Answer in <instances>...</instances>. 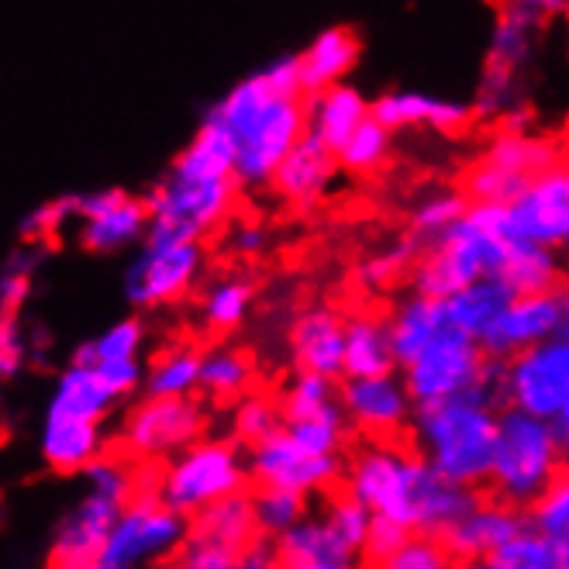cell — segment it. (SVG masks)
I'll use <instances>...</instances> for the list:
<instances>
[{
  "label": "cell",
  "mask_w": 569,
  "mask_h": 569,
  "mask_svg": "<svg viewBox=\"0 0 569 569\" xmlns=\"http://www.w3.org/2000/svg\"><path fill=\"white\" fill-rule=\"evenodd\" d=\"M290 352L300 370L325 373L335 380L346 377V321L328 308L305 311L293 321Z\"/></svg>",
  "instance_id": "obj_24"
},
{
  "label": "cell",
  "mask_w": 569,
  "mask_h": 569,
  "mask_svg": "<svg viewBox=\"0 0 569 569\" xmlns=\"http://www.w3.org/2000/svg\"><path fill=\"white\" fill-rule=\"evenodd\" d=\"M562 11H566V21H569V0H566V4H562Z\"/></svg>",
  "instance_id": "obj_63"
},
{
  "label": "cell",
  "mask_w": 569,
  "mask_h": 569,
  "mask_svg": "<svg viewBox=\"0 0 569 569\" xmlns=\"http://www.w3.org/2000/svg\"><path fill=\"white\" fill-rule=\"evenodd\" d=\"M497 397L500 393L493 383H480L456 397H442L415 408L418 449L442 477L477 490L490 483L500 425Z\"/></svg>",
  "instance_id": "obj_3"
},
{
  "label": "cell",
  "mask_w": 569,
  "mask_h": 569,
  "mask_svg": "<svg viewBox=\"0 0 569 569\" xmlns=\"http://www.w3.org/2000/svg\"><path fill=\"white\" fill-rule=\"evenodd\" d=\"M559 325H562V287L542 293H518L515 305L497 318V325L480 342L490 359L505 362L515 352L559 335Z\"/></svg>",
  "instance_id": "obj_19"
},
{
  "label": "cell",
  "mask_w": 569,
  "mask_h": 569,
  "mask_svg": "<svg viewBox=\"0 0 569 569\" xmlns=\"http://www.w3.org/2000/svg\"><path fill=\"white\" fill-rule=\"evenodd\" d=\"M249 473L256 487H287L300 493L328 490L342 473L339 456H315L308 449H300L287 428L249 446Z\"/></svg>",
  "instance_id": "obj_15"
},
{
  "label": "cell",
  "mask_w": 569,
  "mask_h": 569,
  "mask_svg": "<svg viewBox=\"0 0 569 569\" xmlns=\"http://www.w3.org/2000/svg\"><path fill=\"white\" fill-rule=\"evenodd\" d=\"M411 528L397 518H387V515H373V525L366 531V542L359 549V562L362 566H387L397 549L408 542Z\"/></svg>",
  "instance_id": "obj_52"
},
{
  "label": "cell",
  "mask_w": 569,
  "mask_h": 569,
  "mask_svg": "<svg viewBox=\"0 0 569 569\" xmlns=\"http://www.w3.org/2000/svg\"><path fill=\"white\" fill-rule=\"evenodd\" d=\"M531 180L535 177L483 156L473 170L466 173V193H470V200H487V204H511L518 193L528 190Z\"/></svg>",
  "instance_id": "obj_40"
},
{
  "label": "cell",
  "mask_w": 569,
  "mask_h": 569,
  "mask_svg": "<svg viewBox=\"0 0 569 569\" xmlns=\"http://www.w3.org/2000/svg\"><path fill=\"white\" fill-rule=\"evenodd\" d=\"M342 408L349 421L373 435V439H390L408 421H415V397L405 380H397L393 373L380 377H346L342 390Z\"/></svg>",
  "instance_id": "obj_18"
},
{
  "label": "cell",
  "mask_w": 569,
  "mask_h": 569,
  "mask_svg": "<svg viewBox=\"0 0 569 569\" xmlns=\"http://www.w3.org/2000/svg\"><path fill=\"white\" fill-rule=\"evenodd\" d=\"M70 221H77V197L73 193L46 200V204L31 208L21 218V239H28V242H46V239L56 236L62 224H70Z\"/></svg>",
  "instance_id": "obj_53"
},
{
  "label": "cell",
  "mask_w": 569,
  "mask_h": 569,
  "mask_svg": "<svg viewBox=\"0 0 569 569\" xmlns=\"http://www.w3.org/2000/svg\"><path fill=\"white\" fill-rule=\"evenodd\" d=\"M518 290L505 277H480L473 283H466L452 297H446V315L449 325L483 339V335L497 325V318L515 305Z\"/></svg>",
  "instance_id": "obj_27"
},
{
  "label": "cell",
  "mask_w": 569,
  "mask_h": 569,
  "mask_svg": "<svg viewBox=\"0 0 569 569\" xmlns=\"http://www.w3.org/2000/svg\"><path fill=\"white\" fill-rule=\"evenodd\" d=\"M266 242H270V239H266V228H262V224L242 221V224L231 228V249H236L239 256H246V259L266 252Z\"/></svg>",
  "instance_id": "obj_59"
},
{
  "label": "cell",
  "mask_w": 569,
  "mask_h": 569,
  "mask_svg": "<svg viewBox=\"0 0 569 569\" xmlns=\"http://www.w3.org/2000/svg\"><path fill=\"white\" fill-rule=\"evenodd\" d=\"M204 431V408L190 397H146L121 425L124 452L142 462L177 456Z\"/></svg>",
  "instance_id": "obj_13"
},
{
  "label": "cell",
  "mask_w": 569,
  "mask_h": 569,
  "mask_svg": "<svg viewBox=\"0 0 569 569\" xmlns=\"http://www.w3.org/2000/svg\"><path fill=\"white\" fill-rule=\"evenodd\" d=\"M190 531L197 535H208V539L236 549L242 556V549L259 535V521H256V500L252 493L239 490V493H228L214 505H208L204 511H197L190 521Z\"/></svg>",
  "instance_id": "obj_32"
},
{
  "label": "cell",
  "mask_w": 569,
  "mask_h": 569,
  "mask_svg": "<svg viewBox=\"0 0 569 569\" xmlns=\"http://www.w3.org/2000/svg\"><path fill=\"white\" fill-rule=\"evenodd\" d=\"M390 156V128L380 121V118H366L356 131L352 139L339 149V162L342 170L356 173V177H370L377 173L380 166L387 162Z\"/></svg>",
  "instance_id": "obj_39"
},
{
  "label": "cell",
  "mask_w": 569,
  "mask_h": 569,
  "mask_svg": "<svg viewBox=\"0 0 569 569\" xmlns=\"http://www.w3.org/2000/svg\"><path fill=\"white\" fill-rule=\"evenodd\" d=\"M562 446L549 418L528 415L521 408H505L497 425L490 487L500 500L515 508H531L562 470Z\"/></svg>",
  "instance_id": "obj_5"
},
{
  "label": "cell",
  "mask_w": 569,
  "mask_h": 569,
  "mask_svg": "<svg viewBox=\"0 0 569 569\" xmlns=\"http://www.w3.org/2000/svg\"><path fill=\"white\" fill-rule=\"evenodd\" d=\"M200 270H204V249L197 239L146 236L124 270V297L139 311L177 305L190 293Z\"/></svg>",
  "instance_id": "obj_10"
},
{
  "label": "cell",
  "mask_w": 569,
  "mask_h": 569,
  "mask_svg": "<svg viewBox=\"0 0 569 569\" xmlns=\"http://www.w3.org/2000/svg\"><path fill=\"white\" fill-rule=\"evenodd\" d=\"M359 62V39L352 28H325L311 39V46L300 52V83H305V93H318L328 90L335 83H342L352 66Z\"/></svg>",
  "instance_id": "obj_26"
},
{
  "label": "cell",
  "mask_w": 569,
  "mask_h": 569,
  "mask_svg": "<svg viewBox=\"0 0 569 569\" xmlns=\"http://www.w3.org/2000/svg\"><path fill=\"white\" fill-rule=\"evenodd\" d=\"M239 180H193L180 173H166L149 193V236L166 239H204L221 228L236 208Z\"/></svg>",
  "instance_id": "obj_8"
},
{
  "label": "cell",
  "mask_w": 569,
  "mask_h": 569,
  "mask_svg": "<svg viewBox=\"0 0 569 569\" xmlns=\"http://www.w3.org/2000/svg\"><path fill=\"white\" fill-rule=\"evenodd\" d=\"M511 231L525 242H539L549 249L569 246V170L549 166L539 173L525 193L508 204Z\"/></svg>",
  "instance_id": "obj_16"
},
{
  "label": "cell",
  "mask_w": 569,
  "mask_h": 569,
  "mask_svg": "<svg viewBox=\"0 0 569 569\" xmlns=\"http://www.w3.org/2000/svg\"><path fill=\"white\" fill-rule=\"evenodd\" d=\"M473 104H459V100L431 97L418 90H387L373 100V118H380L390 131L400 128H435V131H462L473 118Z\"/></svg>",
  "instance_id": "obj_23"
},
{
  "label": "cell",
  "mask_w": 569,
  "mask_h": 569,
  "mask_svg": "<svg viewBox=\"0 0 569 569\" xmlns=\"http://www.w3.org/2000/svg\"><path fill=\"white\" fill-rule=\"evenodd\" d=\"M252 359L239 349H211L200 359V390L218 400H239L252 387Z\"/></svg>",
  "instance_id": "obj_38"
},
{
  "label": "cell",
  "mask_w": 569,
  "mask_h": 569,
  "mask_svg": "<svg viewBox=\"0 0 569 569\" xmlns=\"http://www.w3.org/2000/svg\"><path fill=\"white\" fill-rule=\"evenodd\" d=\"M308 493L300 490H287V487H256L252 500H256V521L262 535H283L287 528H293L300 518L308 515Z\"/></svg>",
  "instance_id": "obj_46"
},
{
  "label": "cell",
  "mask_w": 569,
  "mask_h": 569,
  "mask_svg": "<svg viewBox=\"0 0 569 569\" xmlns=\"http://www.w3.org/2000/svg\"><path fill=\"white\" fill-rule=\"evenodd\" d=\"M531 518L525 508H515L508 505V500H480V505L473 511H466L459 521H452L446 531H442V542L446 549L452 552L456 562H477L483 566V559L490 552H497L500 546H505L508 539H515V535L521 528H528Z\"/></svg>",
  "instance_id": "obj_20"
},
{
  "label": "cell",
  "mask_w": 569,
  "mask_h": 569,
  "mask_svg": "<svg viewBox=\"0 0 569 569\" xmlns=\"http://www.w3.org/2000/svg\"><path fill=\"white\" fill-rule=\"evenodd\" d=\"M559 335L569 339V287H562V325H559Z\"/></svg>",
  "instance_id": "obj_62"
},
{
  "label": "cell",
  "mask_w": 569,
  "mask_h": 569,
  "mask_svg": "<svg viewBox=\"0 0 569 569\" xmlns=\"http://www.w3.org/2000/svg\"><path fill=\"white\" fill-rule=\"evenodd\" d=\"M452 552L446 549L442 535L435 531H411L408 542L397 549V556L387 562V569H446L452 566Z\"/></svg>",
  "instance_id": "obj_50"
},
{
  "label": "cell",
  "mask_w": 569,
  "mask_h": 569,
  "mask_svg": "<svg viewBox=\"0 0 569 569\" xmlns=\"http://www.w3.org/2000/svg\"><path fill=\"white\" fill-rule=\"evenodd\" d=\"M283 569H349L359 566V549L328 521V515H305L277 535Z\"/></svg>",
  "instance_id": "obj_21"
},
{
  "label": "cell",
  "mask_w": 569,
  "mask_h": 569,
  "mask_svg": "<svg viewBox=\"0 0 569 569\" xmlns=\"http://www.w3.org/2000/svg\"><path fill=\"white\" fill-rule=\"evenodd\" d=\"M121 511H124L121 500L87 490V497L73 511H66V518L52 531L49 566H56V569H97L100 552H104L108 535L118 525Z\"/></svg>",
  "instance_id": "obj_17"
},
{
  "label": "cell",
  "mask_w": 569,
  "mask_h": 569,
  "mask_svg": "<svg viewBox=\"0 0 569 569\" xmlns=\"http://www.w3.org/2000/svg\"><path fill=\"white\" fill-rule=\"evenodd\" d=\"M80 477L87 480V490L114 497L121 505H128L139 490V470H131L124 459H114V456H97Z\"/></svg>",
  "instance_id": "obj_48"
},
{
  "label": "cell",
  "mask_w": 569,
  "mask_h": 569,
  "mask_svg": "<svg viewBox=\"0 0 569 569\" xmlns=\"http://www.w3.org/2000/svg\"><path fill=\"white\" fill-rule=\"evenodd\" d=\"M466 208H470V193L466 190H439L431 197H421L408 214V239L421 252L431 249L466 214Z\"/></svg>",
  "instance_id": "obj_34"
},
{
  "label": "cell",
  "mask_w": 569,
  "mask_h": 569,
  "mask_svg": "<svg viewBox=\"0 0 569 569\" xmlns=\"http://www.w3.org/2000/svg\"><path fill=\"white\" fill-rule=\"evenodd\" d=\"M418 252H421V249H418L408 236L400 239L397 246H390V249L373 252L370 259H366V262L359 266V280H362V287L380 290V287L397 283L408 270H415V256H418Z\"/></svg>",
  "instance_id": "obj_47"
},
{
  "label": "cell",
  "mask_w": 569,
  "mask_h": 569,
  "mask_svg": "<svg viewBox=\"0 0 569 569\" xmlns=\"http://www.w3.org/2000/svg\"><path fill=\"white\" fill-rule=\"evenodd\" d=\"M236 142V177L242 187H273L283 156L308 131V93L300 56H280L266 70L239 80L208 108Z\"/></svg>",
  "instance_id": "obj_1"
},
{
  "label": "cell",
  "mask_w": 569,
  "mask_h": 569,
  "mask_svg": "<svg viewBox=\"0 0 569 569\" xmlns=\"http://www.w3.org/2000/svg\"><path fill=\"white\" fill-rule=\"evenodd\" d=\"M252 300H256V287L246 277H224L204 290V300H200V321H204V328L214 335H228L249 318Z\"/></svg>",
  "instance_id": "obj_36"
},
{
  "label": "cell",
  "mask_w": 569,
  "mask_h": 569,
  "mask_svg": "<svg viewBox=\"0 0 569 569\" xmlns=\"http://www.w3.org/2000/svg\"><path fill=\"white\" fill-rule=\"evenodd\" d=\"M339 166H342L339 152L308 128L305 136L297 139V146L283 156L280 170L273 177V187L293 208H311L328 193Z\"/></svg>",
  "instance_id": "obj_22"
},
{
  "label": "cell",
  "mask_w": 569,
  "mask_h": 569,
  "mask_svg": "<svg viewBox=\"0 0 569 569\" xmlns=\"http://www.w3.org/2000/svg\"><path fill=\"white\" fill-rule=\"evenodd\" d=\"M339 390H342V387H335V377L300 370V373L287 383V390H283V397H280L287 421H293V418H311V415H321V411L335 408V405L342 400Z\"/></svg>",
  "instance_id": "obj_43"
},
{
  "label": "cell",
  "mask_w": 569,
  "mask_h": 569,
  "mask_svg": "<svg viewBox=\"0 0 569 569\" xmlns=\"http://www.w3.org/2000/svg\"><path fill=\"white\" fill-rule=\"evenodd\" d=\"M505 277L518 293H542V290H556L562 287V270H559V256L549 246L539 242H525L518 239L511 246V256L505 262Z\"/></svg>",
  "instance_id": "obj_35"
},
{
  "label": "cell",
  "mask_w": 569,
  "mask_h": 569,
  "mask_svg": "<svg viewBox=\"0 0 569 569\" xmlns=\"http://www.w3.org/2000/svg\"><path fill=\"white\" fill-rule=\"evenodd\" d=\"M442 328H449L446 300L418 293V290L400 300L390 315V339H393L397 362L408 366Z\"/></svg>",
  "instance_id": "obj_31"
},
{
  "label": "cell",
  "mask_w": 569,
  "mask_h": 569,
  "mask_svg": "<svg viewBox=\"0 0 569 569\" xmlns=\"http://www.w3.org/2000/svg\"><path fill=\"white\" fill-rule=\"evenodd\" d=\"M497 393L508 408L556 421L569 400V339L552 335L500 362Z\"/></svg>",
  "instance_id": "obj_11"
},
{
  "label": "cell",
  "mask_w": 569,
  "mask_h": 569,
  "mask_svg": "<svg viewBox=\"0 0 569 569\" xmlns=\"http://www.w3.org/2000/svg\"><path fill=\"white\" fill-rule=\"evenodd\" d=\"M200 359H204V352L190 346H177L156 356L142 383L146 397H190L193 390H200Z\"/></svg>",
  "instance_id": "obj_37"
},
{
  "label": "cell",
  "mask_w": 569,
  "mask_h": 569,
  "mask_svg": "<svg viewBox=\"0 0 569 569\" xmlns=\"http://www.w3.org/2000/svg\"><path fill=\"white\" fill-rule=\"evenodd\" d=\"M535 31H539L535 21L500 8L483 73H480V90L473 100L477 118H511L515 111H521L518 108L521 104V77L531 62Z\"/></svg>",
  "instance_id": "obj_12"
},
{
  "label": "cell",
  "mask_w": 569,
  "mask_h": 569,
  "mask_svg": "<svg viewBox=\"0 0 569 569\" xmlns=\"http://www.w3.org/2000/svg\"><path fill=\"white\" fill-rule=\"evenodd\" d=\"M287 415L283 405H277L273 397H262V393H246L236 408V418H231V431L242 446H256L270 435L283 431Z\"/></svg>",
  "instance_id": "obj_45"
},
{
  "label": "cell",
  "mask_w": 569,
  "mask_h": 569,
  "mask_svg": "<svg viewBox=\"0 0 569 569\" xmlns=\"http://www.w3.org/2000/svg\"><path fill=\"white\" fill-rule=\"evenodd\" d=\"M346 408H342V400L335 408L321 411V415H311V418H293L287 421V435L300 446V449H308L315 456H339L342 449V435H346Z\"/></svg>",
  "instance_id": "obj_42"
},
{
  "label": "cell",
  "mask_w": 569,
  "mask_h": 569,
  "mask_svg": "<svg viewBox=\"0 0 569 569\" xmlns=\"http://www.w3.org/2000/svg\"><path fill=\"white\" fill-rule=\"evenodd\" d=\"M483 156L493 159V162L511 166V170H521L528 177H539V173L549 170V166H556L552 162L556 159V149L549 142H542V139L525 136V131H518V128H508L505 136H500Z\"/></svg>",
  "instance_id": "obj_44"
},
{
  "label": "cell",
  "mask_w": 569,
  "mask_h": 569,
  "mask_svg": "<svg viewBox=\"0 0 569 569\" xmlns=\"http://www.w3.org/2000/svg\"><path fill=\"white\" fill-rule=\"evenodd\" d=\"M77 239L87 252L111 256L128 246H139L149 236L146 197H131L118 187L77 193Z\"/></svg>",
  "instance_id": "obj_14"
},
{
  "label": "cell",
  "mask_w": 569,
  "mask_h": 569,
  "mask_svg": "<svg viewBox=\"0 0 569 569\" xmlns=\"http://www.w3.org/2000/svg\"><path fill=\"white\" fill-rule=\"evenodd\" d=\"M346 490L373 515L405 521L411 531L442 535L452 521L480 505L477 487L442 477L421 452L390 442H370L349 462Z\"/></svg>",
  "instance_id": "obj_2"
},
{
  "label": "cell",
  "mask_w": 569,
  "mask_h": 569,
  "mask_svg": "<svg viewBox=\"0 0 569 569\" xmlns=\"http://www.w3.org/2000/svg\"><path fill=\"white\" fill-rule=\"evenodd\" d=\"M249 480V459H242L236 446L221 439H197L193 446L180 449L162 470L159 493L170 508L193 518L214 500L246 490Z\"/></svg>",
  "instance_id": "obj_6"
},
{
  "label": "cell",
  "mask_w": 569,
  "mask_h": 569,
  "mask_svg": "<svg viewBox=\"0 0 569 569\" xmlns=\"http://www.w3.org/2000/svg\"><path fill=\"white\" fill-rule=\"evenodd\" d=\"M239 566L242 569H277L280 566V549H277V539L273 535H256V539L242 549L239 556Z\"/></svg>",
  "instance_id": "obj_58"
},
{
  "label": "cell",
  "mask_w": 569,
  "mask_h": 569,
  "mask_svg": "<svg viewBox=\"0 0 569 569\" xmlns=\"http://www.w3.org/2000/svg\"><path fill=\"white\" fill-rule=\"evenodd\" d=\"M556 425V435H559V446H562V456H566V462H569V400H566V408H562V415L552 421Z\"/></svg>",
  "instance_id": "obj_61"
},
{
  "label": "cell",
  "mask_w": 569,
  "mask_h": 569,
  "mask_svg": "<svg viewBox=\"0 0 569 569\" xmlns=\"http://www.w3.org/2000/svg\"><path fill=\"white\" fill-rule=\"evenodd\" d=\"M177 566H183V569H236L239 566V552L221 546V542H214V539H208V535L190 531L187 542L177 552Z\"/></svg>",
  "instance_id": "obj_55"
},
{
  "label": "cell",
  "mask_w": 569,
  "mask_h": 569,
  "mask_svg": "<svg viewBox=\"0 0 569 569\" xmlns=\"http://www.w3.org/2000/svg\"><path fill=\"white\" fill-rule=\"evenodd\" d=\"M500 380V359L483 352V342L459 328H442L435 339L405 366V383L415 397V405L456 397L480 383Z\"/></svg>",
  "instance_id": "obj_9"
},
{
  "label": "cell",
  "mask_w": 569,
  "mask_h": 569,
  "mask_svg": "<svg viewBox=\"0 0 569 569\" xmlns=\"http://www.w3.org/2000/svg\"><path fill=\"white\" fill-rule=\"evenodd\" d=\"M483 566L487 569H569V539L528 525L497 552H490Z\"/></svg>",
  "instance_id": "obj_33"
},
{
  "label": "cell",
  "mask_w": 569,
  "mask_h": 569,
  "mask_svg": "<svg viewBox=\"0 0 569 569\" xmlns=\"http://www.w3.org/2000/svg\"><path fill=\"white\" fill-rule=\"evenodd\" d=\"M370 114L373 104L349 83H335L308 97V128L315 136H321L335 152L352 139V131Z\"/></svg>",
  "instance_id": "obj_28"
},
{
  "label": "cell",
  "mask_w": 569,
  "mask_h": 569,
  "mask_svg": "<svg viewBox=\"0 0 569 569\" xmlns=\"http://www.w3.org/2000/svg\"><path fill=\"white\" fill-rule=\"evenodd\" d=\"M28 335L21 328V318L11 311H0V377L14 380L21 373V366L28 362Z\"/></svg>",
  "instance_id": "obj_56"
},
{
  "label": "cell",
  "mask_w": 569,
  "mask_h": 569,
  "mask_svg": "<svg viewBox=\"0 0 569 569\" xmlns=\"http://www.w3.org/2000/svg\"><path fill=\"white\" fill-rule=\"evenodd\" d=\"M397 352L390 339V318L359 311L346 318V377H380L393 373ZM342 377V380H346Z\"/></svg>",
  "instance_id": "obj_29"
},
{
  "label": "cell",
  "mask_w": 569,
  "mask_h": 569,
  "mask_svg": "<svg viewBox=\"0 0 569 569\" xmlns=\"http://www.w3.org/2000/svg\"><path fill=\"white\" fill-rule=\"evenodd\" d=\"M528 518L535 528H542L549 535H566L569 539V473L559 477L535 505L528 508Z\"/></svg>",
  "instance_id": "obj_54"
},
{
  "label": "cell",
  "mask_w": 569,
  "mask_h": 569,
  "mask_svg": "<svg viewBox=\"0 0 569 569\" xmlns=\"http://www.w3.org/2000/svg\"><path fill=\"white\" fill-rule=\"evenodd\" d=\"M93 370L100 373V380H104V387H108L118 400L131 397L136 390H142V383H146V366H142V359H139V356H136V359H108V362H93Z\"/></svg>",
  "instance_id": "obj_57"
},
{
  "label": "cell",
  "mask_w": 569,
  "mask_h": 569,
  "mask_svg": "<svg viewBox=\"0 0 569 569\" xmlns=\"http://www.w3.org/2000/svg\"><path fill=\"white\" fill-rule=\"evenodd\" d=\"M114 405H118V397L104 387V380H100V373L90 362H70L52 387L49 415H70V418H87V421L104 425Z\"/></svg>",
  "instance_id": "obj_30"
},
{
  "label": "cell",
  "mask_w": 569,
  "mask_h": 569,
  "mask_svg": "<svg viewBox=\"0 0 569 569\" xmlns=\"http://www.w3.org/2000/svg\"><path fill=\"white\" fill-rule=\"evenodd\" d=\"M39 270V252L31 249H14L4 262V273H0V311L21 315L24 300L31 293V277Z\"/></svg>",
  "instance_id": "obj_49"
},
{
  "label": "cell",
  "mask_w": 569,
  "mask_h": 569,
  "mask_svg": "<svg viewBox=\"0 0 569 569\" xmlns=\"http://www.w3.org/2000/svg\"><path fill=\"white\" fill-rule=\"evenodd\" d=\"M39 452L46 466H52L56 473L70 477L83 473L87 466L104 456V435H100V421L87 418H70V415H49L39 435Z\"/></svg>",
  "instance_id": "obj_25"
},
{
  "label": "cell",
  "mask_w": 569,
  "mask_h": 569,
  "mask_svg": "<svg viewBox=\"0 0 569 569\" xmlns=\"http://www.w3.org/2000/svg\"><path fill=\"white\" fill-rule=\"evenodd\" d=\"M562 4H566V0H505V8H508V11H515V14L535 21L539 28H542V21H546L552 11H559Z\"/></svg>",
  "instance_id": "obj_60"
},
{
  "label": "cell",
  "mask_w": 569,
  "mask_h": 569,
  "mask_svg": "<svg viewBox=\"0 0 569 569\" xmlns=\"http://www.w3.org/2000/svg\"><path fill=\"white\" fill-rule=\"evenodd\" d=\"M190 535V521L183 511L170 508L159 490H136L128 500L118 525L108 535L97 569H136L170 562Z\"/></svg>",
  "instance_id": "obj_7"
},
{
  "label": "cell",
  "mask_w": 569,
  "mask_h": 569,
  "mask_svg": "<svg viewBox=\"0 0 569 569\" xmlns=\"http://www.w3.org/2000/svg\"><path fill=\"white\" fill-rule=\"evenodd\" d=\"M325 515H328V521H331L335 528H339L356 549H362L366 531H370V525H373V511L366 508L356 493H349V490L328 493V500H325Z\"/></svg>",
  "instance_id": "obj_51"
},
{
  "label": "cell",
  "mask_w": 569,
  "mask_h": 569,
  "mask_svg": "<svg viewBox=\"0 0 569 569\" xmlns=\"http://www.w3.org/2000/svg\"><path fill=\"white\" fill-rule=\"evenodd\" d=\"M146 346V325L142 318H121L104 328L97 339L77 346L73 362H108V359H136Z\"/></svg>",
  "instance_id": "obj_41"
},
{
  "label": "cell",
  "mask_w": 569,
  "mask_h": 569,
  "mask_svg": "<svg viewBox=\"0 0 569 569\" xmlns=\"http://www.w3.org/2000/svg\"><path fill=\"white\" fill-rule=\"evenodd\" d=\"M515 242L518 236L508 221V204L470 200L466 214L431 249L421 252L411 270V287L446 300L480 277H500Z\"/></svg>",
  "instance_id": "obj_4"
}]
</instances>
